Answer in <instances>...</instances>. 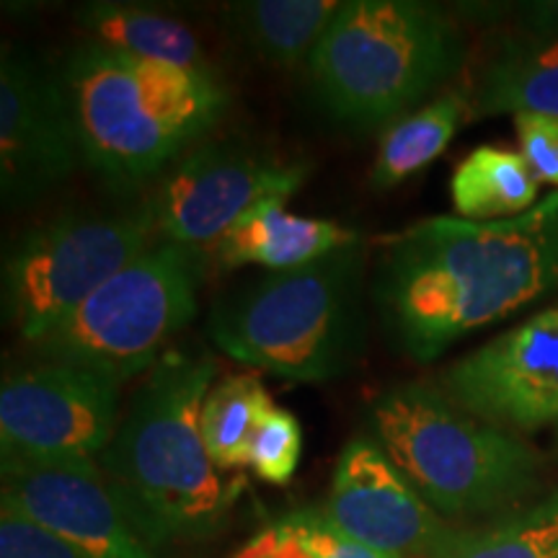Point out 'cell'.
<instances>
[{
    "mask_svg": "<svg viewBox=\"0 0 558 558\" xmlns=\"http://www.w3.org/2000/svg\"><path fill=\"white\" fill-rule=\"evenodd\" d=\"M558 292V192L518 218H427L380 243L369 303L390 347L432 362Z\"/></svg>",
    "mask_w": 558,
    "mask_h": 558,
    "instance_id": "6da1fadb",
    "label": "cell"
},
{
    "mask_svg": "<svg viewBox=\"0 0 558 558\" xmlns=\"http://www.w3.org/2000/svg\"><path fill=\"white\" fill-rule=\"evenodd\" d=\"M207 352L169 349L140 383L99 469L150 550L218 533L235 488L220 476L199 429L215 386Z\"/></svg>",
    "mask_w": 558,
    "mask_h": 558,
    "instance_id": "7a4b0ae2",
    "label": "cell"
},
{
    "mask_svg": "<svg viewBox=\"0 0 558 558\" xmlns=\"http://www.w3.org/2000/svg\"><path fill=\"white\" fill-rule=\"evenodd\" d=\"M369 271L360 235L305 267L251 277L215 300L209 339L228 357L277 378H341L367 352Z\"/></svg>",
    "mask_w": 558,
    "mask_h": 558,
    "instance_id": "3957f363",
    "label": "cell"
},
{
    "mask_svg": "<svg viewBox=\"0 0 558 558\" xmlns=\"http://www.w3.org/2000/svg\"><path fill=\"white\" fill-rule=\"evenodd\" d=\"M83 163L120 190L169 171L220 120L228 94L215 73H192L86 39L60 68Z\"/></svg>",
    "mask_w": 558,
    "mask_h": 558,
    "instance_id": "277c9868",
    "label": "cell"
},
{
    "mask_svg": "<svg viewBox=\"0 0 558 558\" xmlns=\"http://www.w3.org/2000/svg\"><path fill=\"white\" fill-rule=\"evenodd\" d=\"M367 427L439 518H501L541 486L538 450L465 411L435 383L386 388L369 401Z\"/></svg>",
    "mask_w": 558,
    "mask_h": 558,
    "instance_id": "5b68a950",
    "label": "cell"
},
{
    "mask_svg": "<svg viewBox=\"0 0 558 558\" xmlns=\"http://www.w3.org/2000/svg\"><path fill=\"white\" fill-rule=\"evenodd\" d=\"M465 41L422 0H347L308 60L313 96L349 128H383L429 104L458 73Z\"/></svg>",
    "mask_w": 558,
    "mask_h": 558,
    "instance_id": "8992f818",
    "label": "cell"
},
{
    "mask_svg": "<svg viewBox=\"0 0 558 558\" xmlns=\"http://www.w3.org/2000/svg\"><path fill=\"white\" fill-rule=\"evenodd\" d=\"M199 269L197 251L158 241L32 347L122 383L150 373L197 313Z\"/></svg>",
    "mask_w": 558,
    "mask_h": 558,
    "instance_id": "52a82bcc",
    "label": "cell"
},
{
    "mask_svg": "<svg viewBox=\"0 0 558 558\" xmlns=\"http://www.w3.org/2000/svg\"><path fill=\"white\" fill-rule=\"evenodd\" d=\"M158 243L148 207L65 213L26 230L3 262V311L29 344Z\"/></svg>",
    "mask_w": 558,
    "mask_h": 558,
    "instance_id": "ba28073f",
    "label": "cell"
},
{
    "mask_svg": "<svg viewBox=\"0 0 558 558\" xmlns=\"http://www.w3.org/2000/svg\"><path fill=\"white\" fill-rule=\"evenodd\" d=\"M308 179V166L239 143H199L160 177L145 202L158 241L179 246L215 243L248 209L267 199H290Z\"/></svg>",
    "mask_w": 558,
    "mask_h": 558,
    "instance_id": "9c48e42d",
    "label": "cell"
},
{
    "mask_svg": "<svg viewBox=\"0 0 558 558\" xmlns=\"http://www.w3.org/2000/svg\"><path fill=\"white\" fill-rule=\"evenodd\" d=\"M122 380L68 362L5 375L0 386V456L96 460L120 427Z\"/></svg>",
    "mask_w": 558,
    "mask_h": 558,
    "instance_id": "30bf717a",
    "label": "cell"
},
{
    "mask_svg": "<svg viewBox=\"0 0 558 558\" xmlns=\"http://www.w3.org/2000/svg\"><path fill=\"white\" fill-rule=\"evenodd\" d=\"M83 163L60 73L19 45L0 54V197L32 205Z\"/></svg>",
    "mask_w": 558,
    "mask_h": 558,
    "instance_id": "8fae6325",
    "label": "cell"
},
{
    "mask_svg": "<svg viewBox=\"0 0 558 558\" xmlns=\"http://www.w3.org/2000/svg\"><path fill=\"white\" fill-rule=\"evenodd\" d=\"M435 386L509 432L558 424V303L452 362Z\"/></svg>",
    "mask_w": 558,
    "mask_h": 558,
    "instance_id": "7c38bea8",
    "label": "cell"
},
{
    "mask_svg": "<svg viewBox=\"0 0 558 558\" xmlns=\"http://www.w3.org/2000/svg\"><path fill=\"white\" fill-rule=\"evenodd\" d=\"M3 492L86 558H156L130 525L96 460L0 456Z\"/></svg>",
    "mask_w": 558,
    "mask_h": 558,
    "instance_id": "4fadbf2b",
    "label": "cell"
},
{
    "mask_svg": "<svg viewBox=\"0 0 558 558\" xmlns=\"http://www.w3.org/2000/svg\"><path fill=\"white\" fill-rule=\"evenodd\" d=\"M320 509L349 538L388 556L432 558L450 533L369 435L352 437L341 450L329 497Z\"/></svg>",
    "mask_w": 558,
    "mask_h": 558,
    "instance_id": "5bb4252c",
    "label": "cell"
},
{
    "mask_svg": "<svg viewBox=\"0 0 558 558\" xmlns=\"http://www.w3.org/2000/svg\"><path fill=\"white\" fill-rule=\"evenodd\" d=\"M284 202L288 199H267L248 209L213 243L215 259L228 269L284 271L305 267L360 239L354 230L333 220L290 213Z\"/></svg>",
    "mask_w": 558,
    "mask_h": 558,
    "instance_id": "9a60e30c",
    "label": "cell"
},
{
    "mask_svg": "<svg viewBox=\"0 0 558 558\" xmlns=\"http://www.w3.org/2000/svg\"><path fill=\"white\" fill-rule=\"evenodd\" d=\"M473 117H558V37L514 32L505 37L473 81Z\"/></svg>",
    "mask_w": 558,
    "mask_h": 558,
    "instance_id": "2e32d148",
    "label": "cell"
},
{
    "mask_svg": "<svg viewBox=\"0 0 558 558\" xmlns=\"http://www.w3.org/2000/svg\"><path fill=\"white\" fill-rule=\"evenodd\" d=\"M78 21L90 39L130 58L213 73L197 34L171 13L140 3H86Z\"/></svg>",
    "mask_w": 558,
    "mask_h": 558,
    "instance_id": "e0dca14e",
    "label": "cell"
},
{
    "mask_svg": "<svg viewBox=\"0 0 558 558\" xmlns=\"http://www.w3.org/2000/svg\"><path fill=\"white\" fill-rule=\"evenodd\" d=\"M341 9L339 0H248L230 3V32L275 68L308 65L313 50Z\"/></svg>",
    "mask_w": 558,
    "mask_h": 558,
    "instance_id": "ac0fdd59",
    "label": "cell"
},
{
    "mask_svg": "<svg viewBox=\"0 0 558 558\" xmlns=\"http://www.w3.org/2000/svg\"><path fill=\"white\" fill-rule=\"evenodd\" d=\"M541 181L520 150L481 145L458 163L450 179L452 207L463 220L518 218L538 205Z\"/></svg>",
    "mask_w": 558,
    "mask_h": 558,
    "instance_id": "d6986e66",
    "label": "cell"
},
{
    "mask_svg": "<svg viewBox=\"0 0 558 558\" xmlns=\"http://www.w3.org/2000/svg\"><path fill=\"white\" fill-rule=\"evenodd\" d=\"M469 96L460 90H442L422 109L401 117L383 132L369 181L375 190H393L416 177L442 156L469 114Z\"/></svg>",
    "mask_w": 558,
    "mask_h": 558,
    "instance_id": "ffe728a7",
    "label": "cell"
},
{
    "mask_svg": "<svg viewBox=\"0 0 558 558\" xmlns=\"http://www.w3.org/2000/svg\"><path fill=\"white\" fill-rule=\"evenodd\" d=\"M432 558H558V492L476 530H450Z\"/></svg>",
    "mask_w": 558,
    "mask_h": 558,
    "instance_id": "44dd1931",
    "label": "cell"
},
{
    "mask_svg": "<svg viewBox=\"0 0 558 558\" xmlns=\"http://www.w3.org/2000/svg\"><path fill=\"white\" fill-rule=\"evenodd\" d=\"M267 399V388L256 373L230 375L209 388L202 403L199 429L209 458L220 471L248 469V439Z\"/></svg>",
    "mask_w": 558,
    "mask_h": 558,
    "instance_id": "7402d4cb",
    "label": "cell"
},
{
    "mask_svg": "<svg viewBox=\"0 0 558 558\" xmlns=\"http://www.w3.org/2000/svg\"><path fill=\"white\" fill-rule=\"evenodd\" d=\"M233 558H401L349 538L324 509H295L256 533Z\"/></svg>",
    "mask_w": 558,
    "mask_h": 558,
    "instance_id": "603a6c76",
    "label": "cell"
},
{
    "mask_svg": "<svg viewBox=\"0 0 558 558\" xmlns=\"http://www.w3.org/2000/svg\"><path fill=\"white\" fill-rule=\"evenodd\" d=\"M300 456H303L300 422L288 409L277 407L269 396L248 439V469L267 484L282 486L295 476Z\"/></svg>",
    "mask_w": 558,
    "mask_h": 558,
    "instance_id": "cb8c5ba5",
    "label": "cell"
},
{
    "mask_svg": "<svg viewBox=\"0 0 558 558\" xmlns=\"http://www.w3.org/2000/svg\"><path fill=\"white\" fill-rule=\"evenodd\" d=\"M0 558H86L34 522L9 497H0Z\"/></svg>",
    "mask_w": 558,
    "mask_h": 558,
    "instance_id": "d4e9b609",
    "label": "cell"
},
{
    "mask_svg": "<svg viewBox=\"0 0 558 558\" xmlns=\"http://www.w3.org/2000/svg\"><path fill=\"white\" fill-rule=\"evenodd\" d=\"M520 156L527 160L535 179L556 186L558 192V117L520 114L514 117Z\"/></svg>",
    "mask_w": 558,
    "mask_h": 558,
    "instance_id": "484cf974",
    "label": "cell"
},
{
    "mask_svg": "<svg viewBox=\"0 0 558 558\" xmlns=\"http://www.w3.org/2000/svg\"><path fill=\"white\" fill-rule=\"evenodd\" d=\"M518 19V32L558 37V0H530V3L509 5Z\"/></svg>",
    "mask_w": 558,
    "mask_h": 558,
    "instance_id": "4316f807",
    "label": "cell"
}]
</instances>
